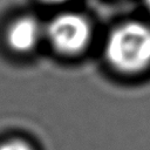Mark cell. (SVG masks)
<instances>
[{
    "instance_id": "1",
    "label": "cell",
    "mask_w": 150,
    "mask_h": 150,
    "mask_svg": "<svg viewBox=\"0 0 150 150\" xmlns=\"http://www.w3.org/2000/svg\"><path fill=\"white\" fill-rule=\"evenodd\" d=\"M104 59L117 73L139 74L150 67V26L142 21H127L107 36Z\"/></svg>"
},
{
    "instance_id": "2",
    "label": "cell",
    "mask_w": 150,
    "mask_h": 150,
    "mask_svg": "<svg viewBox=\"0 0 150 150\" xmlns=\"http://www.w3.org/2000/svg\"><path fill=\"white\" fill-rule=\"evenodd\" d=\"M45 35L55 52L66 56H75L89 46L93 28L82 14L66 12L49 21L45 28Z\"/></svg>"
},
{
    "instance_id": "3",
    "label": "cell",
    "mask_w": 150,
    "mask_h": 150,
    "mask_svg": "<svg viewBox=\"0 0 150 150\" xmlns=\"http://www.w3.org/2000/svg\"><path fill=\"white\" fill-rule=\"evenodd\" d=\"M41 23L30 15H23L9 23L6 30V43L11 50L26 54L35 49L43 36Z\"/></svg>"
},
{
    "instance_id": "4",
    "label": "cell",
    "mask_w": 150,
    "mask_h": 150,
    "mask_svg": "<svg viewBox=\"0 0 150 150\" xmlns=\"http://www.w3.org/2000/svg\"><path fill=\"white\" fill-rule=\"evenodd\" d=\"M0 150H33V148L25 141L11 139L0 144Z\"/></svg>"
},
{
    "instance_id": "5",
    "label": "cell",
    "mask_w": 150,
    "mask_h": 150,
    "mask_svg": "<svg viewBox=\"0 0 150 150\" xmlns=\"http://www.w3.org/2000/svg\"><path fill=\"white\" fill-rule=\"evenodd\" d=\"M45 2H49V4H61V2H64V1H68V0H42Z\"/></svg>"
},
{
    "instance_id": "6",
    "label": "cell",
    "mask_w": 150,
    "mask_h": 150,
    "mask_svg": "<svg viewBox=\"0 0 150 150\" xmlns=\"http://www.w3.org/2000/svg\"><path fill=\"white\" fill-rule=\"evenodd\" d=\"M144 4H145L146 8H148V9H149V12H150V0H144Z\"/></svg>"
}]
</instances>
